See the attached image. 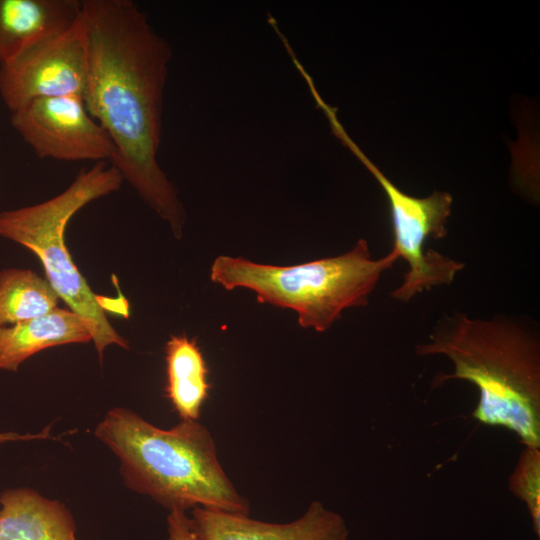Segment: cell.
I'll return each instance as SVG.
<instances>
[{
  "instance_id": "6da1fadb",
  "label": "cell",
  "mask_w": 540,
  "mask_h": 540,
  "mask_svg": "<svg viewBox=\"0 0 540 540\" xmlns=\"http://www.w3.org/2000/svg\"><path fill=\"white\" fill-rule=\"evenodd\" d=\"M83 101L116 148L111 163L180 239L186 212L157 160L172 49L131 0L81 1Z\"/></svg>"
},
{
  "instance_id": "7a4b0ae2",
  "label": "cell",
  "mask_w": 540,
  "mask_h": 540,
  "mask_svg": "<svg viewBox=\"0 0 540 540\" xmlns=\"http://www.w3.org/2000/svg\"><path fill=\"white\" fill-rule=\"evenodd\" d=\"M419 356H446L450 374H438L435 386L461 379L476 386L473 417L505 427L525 446L540 448V343L535 334L504 317L489 320L456 313L440 320Z\"/></svg>"
},
{
  "instance_id": "3957f363",
  "label": "cell",
  "mask_w": 540,
  "mask_h": 540,
  "mask_svg": "<svg viewBox=\"0 0 540 540\" xmlns=\"http://www.w3.org/2000/svg\"><path fill=\"white\" fill-rule=\"evenodd\" d=\"M95 435L119 458L125 484L169 511L203 507L248 515V501L225 474L210 432L197 420L166 430L115 407Z\"/></svg>"
},
{
  "instance_id": "277c9868",
  "label": "cell",
  "mask_w": 540,
  "mask_h": 540,
  "mask_svg": "<svg viewBox=\"0 0 540 540\" xmlns=\"http://www.w3.org/2000/svg\"><path fill=\"white\" fill-rule=\"evenodd\" d=\"M398 258L392 249L374 259L367 241L359 239L338 256L290 266L220 255L211 265L210 279L226 290L249 289L259 303L295 311L302 328L324 332L345 309L366 305L382 274Z\"/></svg>"
},
{
  "instance_id": "5b68a950",
  "label": "cell",
  "mask_w": 540,
  "mask_h": 540,
  "mask_svg": "<svg viewBox=\"0 0 540 540\" xmlns=\"http://www.w3.org/2000/svg\"><path fill=\"white\" fill-rule=\"evenodd\" d=\"M123 181L113 165L97 162L80 171L60 194L41 203L0 212V236L38 258L46 280L60 300L87 323L100 361L106 347L129 349L130 345L113 328L100 297L76 266L66 245L65 231L80 209L119 190Z\"/></svg>"
},
{
  "instance_id": "8992f818",
  "label": "cell",
  "mask_w": 540,
  "mask_h": 540,
  "mask_svg": "<svg viewBox=\"0 0 540 540\" xmlns=\"http://www.w3.org/2000/svg\"><path fill=\"white\" fill-rule=\"evenodd\" d=\"M333 133L356 155L384 191L390 209L394 236L393 250L408 264L402 284L391 296L402 302L441 285H449L464 263L435 250H425L429 238L447 235V222L453 198L448 192L435 190L427 197L404 193L363 153L344 130L337 126Z\"/></svg>"
},
{
  "instance_id": "52a82bcc",
  "label": "cell",
  "mask_w": 540,
  "mask_h": 540,
  "mask_svg": "<svg viewBox=\"0 0 540 540\" xmlns=\"http://www.w3.org/2000/svg\"><path fill=\"white\" fill-rule=\"evenodd\" d=\"M10 123L41 159L111 164L116 157L113 141L79 95L32 100L11 112Z\"/></svg>"
},
{
  "instance_id": "ba28073f",
  "label": "cell",
  "mask_w": 540,
  "mask_h": 540,
  "mask_svg": "<svg viewBox=\"0 0 540 540\" xmlns=\"http://www.w3.org/2000/svg\"><path fill=\"white\" fill-rule=\"evenodd\" d=\"M86 83L87 52L80 20L67 32L34 44L0 65V96L11 112L39 98H83Z\"/></svg>"
},
{
  "instance_id": "9c48e42d",
  "label": "cell",
  "mask_w": 540,
  "mask_h": 540,
  "mask_svg": "<svg viewBox=\"0 0 540 540\" xmlns=\"http://www.w3.org/2000/svg\"><path fill=\"white\" fill-rule=\"evenodd\" d=\"M194 530L200 540H347L344 519L312 502L299 519L287 524L254 520L246 514L195 507Z\"/></svg>"
},
{
  "instance_id": "30bf717a",
  "label": "cell",
  "mask_w": 540,
  "mask_h": 540,
  "mask_svg": "<svg viewBox=\"0 0 540 540\" xmlns=\"http://www.w3.org/2000/svg\"><path fill=\"white\" fill-rule=\"evenodd\" d=\"M77 0H0V65L80 20Z\"/></svg>"
},
{
  "instance_id": "8fae6325",
  "label": "cell",
  "mask_w": 540,
  "mask_h": 540,
  "mask_svg": "<svg viewBox=\"0 0 540 540\" xmlns=\"http://www.w3.org/2000/svg\"><path fill=\"white\" fill-rule=\"evenodd\" d=\"M74 519L57 500L29 488L0 495V540H77Z\"/></svg>"
},
{
  "instance_id": "7c38bea8",
  "label": "cell",
  "mask_w": 540,
  "mask_h": 540,
  "mask_svg": "<svg viewBox=\"0 0 540 540\" xmlns=\"http://www.w3.org/2000/svg\"><path fill=\"white\" fill-rule=\"evenodd\" d=\"M92 341L87 323L72 310L48 314L0 327V371L16 372L34 354L47 348Z\"/></svg>"
},
{
  "instance_id": "4fadbf2b",
  "label": "cell",
  "mask_w": 540,
  "mask_h": 540,
  "mask_svg": "<svg viewBox=\"0 0 540 540\" xmlns=\"http://www.w3.org/2000/svg\"><path fill=\"white\" fill-rule=\"evenodd\" d=\"M166 396L182 420H198L208 397V367L195 338L173 334L165 344Z\"/></svg>"
},
{
  "instance_id": "5bb4252c",
  "label": "cell",
  "mask_w": 540,
  "mask_h": 540,
  "mask_svg": "<svg viewBox=\"0 0 540 540\" xmlns=\"http://www.w3.org/2000/svg\"><path fill=\"white\" fill-rule=\"evenodd\" d=\"M59 296L31 269L0 270V327L34 319L58 308Z\"/></svg>"
},
{
  "instance_id": "9a60e30c",
  "label": "cell",
  "mask_w": 540,
  "mask_h": 540,
  "mask_svg": "<svg viewBox=\"0 0 540 540\" xmlns=\"http://www.w3.org/2000/svg\"><path fill=\"white\" fill-rule=\"evenodd\" d=\"M511 492L527 506L533 527L539 536L540 519V448L525 446L509 479Z\"/></svg>"
},
{
  "instance_id": "2e32d148",
  "label": "cell",
  "mask_w": 540,
  "mask_h": 540,
  "mask_svg": "<svg viewBox=\"0 0 540 540\" xmlns=\"http://www.w3.org/2000/svg\"><path fill=\"white\" fill-rule=\"evenodd\" d=\"M168 536L166 540H200L197 536L191 518L185 511L173 509L167 517Z\"/></svg>"
},
{
  "instance_id": "e0dca14e",
  "label": "cell",
  "mask_w": 540,
  "mask_h": 540,
  "mask_svg": "<svg viewBox=\"0 0 540 540\" xmlns=\"http://www.w3.org/2000/svg\"><path fill=\"white\" fill-rule=\"evenodd\" d=\"M50 437L49 427L37 434H19L16 432L0 433V444L11 441H29L37 439H46Z\"/></svg>"
}]
</instances>
